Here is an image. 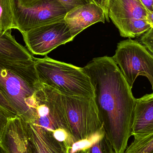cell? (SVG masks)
I'll list each match as a JSON object with an SVG mask.
<instances>
[{"instance_id":"5","label":"cell","mask_w":153,"mask_h":153,"mask_svg":"<svg viewBox=\"0 0 153 153\" xmlns=\"http://www.w3.org/2000/svg\"><path fill=\"white\" fill-rule=\"evenodd\" d=\"M11 5L17 30L22 34L63 19L68 13L57 0H11Z\"/></svg>"},{"instance_id":"20","label":"cell","mask_w":153,"mask_h":153,"mask_svg":"<svg viewBox=\"0 0 153 153\" xmlns=\"http://www.w3.org/2000/svg\"><path fill=\"white\" fill-rule=\"evenodd\" d=\"M94 3L103 9L106 14V20L109 22V18L108 14V4L109 0H92Z\"/></svg>"},{"instance_id":"14","label":"cell","mask_w":153,"mask_h":153,"mask_svg":"<svg viewBox=\"0 0 153 153\" xmlns=\"http://www.w3.org/2000/svg\"><path fill=\"white\" fill-rule=\"evenodd\" d=\"M17 29L12 8L11 0H0V32H8Z\"/></svg>"},{"instance_id":"16","label":"cell","mask_w":153,"mask_h":153,"mask_svg":"<svg viewBox=\"0 0 153 153\" xmlns=\"http://www.w3.org/2000/svg\"><path fill=\"white\" fill-rule=\"evenodd\" d=\"M86 149L88 153H117L105 133Z\"/></svg>"},{"instance_id":"21","label":"cell","mask_w":153,"mask_h":153,"mask_svg":"<svg viewBox=\"0 0 153 153\" xmlns=\"http://www.w3.org/2000/svg\"><path fill=\"white\" fill-rule=\"evenodd\" d=\"M0 105L9 111L16 114L7 99L4 97L2 93L1 92V90H0Z\"/></svg>"},{"instance_id":"3","label":"cell","mask_w":153,"mask_h":153,"mask_svg":"<svg viewBox=\"0 0 153 153\" xmlns=\"http://www.w3.org/2000/svg\"><path fill=\"white\" fill-rule=\"evenodd\" d=\"M35 68L40 82L62 95L94 98L93 86L83 68L47 56L35 58Z\"/></svg>"},{"instance_id":"10","label":"cell","mask_w":153,"mask_h":153,"mask_svg":"<svg viewBox=\"0 0 153 153\" xmlns=\"http://www.w3.org/2000/svg\"><path fill=\"white\" fill-rule=\"evenodd\" d=\"M26 124L31 153H67L68 147L56 140L53 132L33 123Z\"/></svg>"},{"instance_id":"15","label":"cell","mask_w":153,"mask_h":153,"mask_svg":"<svg viewBox=\"0 0 153 153\" xmlns=\"http://www.w3.org/2000/svg\"><path fill=\"white\" fill-rule=\"evenodd\" d=\"M123 153H153V132L134 138Z\"/></svg>"},{"instance_id":"22","label":"cell","mask_w":153,"mask_h":153,"mask_svg":"<svg viewBox=\"0 0 153 153\" xmlns=\"http://www.w3.org/2000/svg\"><path fill=\"white\" fill-rule=\"evenodd\" d=\"M142 4L144 5L147 11H153V0H140Z\"/></svg>"},{"instance_id":"12","label":"cell","mask_w":153,"mask_h":153,"mask_svg":"<svg viewBox=\"0 0 153 153\" xmlns=\"http://www.w3.org/2000/svg\"><path fill=\"white\" fill-rule=\"evenodd\" d=\"M153 132V93L136 99L132 136L141 137Z\"/></svg>"},{"instance_id":"8","label":"cell","mask_w":153,"mask_h":153,"mask_svg":"<svg viewBox=\"0 0 153 153\" xmlns=\"http://www.w3.org/2000/svg\"><path fill=\"white\" fill-rule=\"evenodd\" d=\"M108 14L123 37L134 38L138 19H146L147 10L140 0H109Z\"/></svg>"},{"instance_id":"2","label":"cell","mask_w":153,"mask_h":153,"mask_svg":"<svg viewBox=\"0 0 153 153\" xmlns=\"http://www.w3.org/2000/svg\"><path fill=\"white\" fill-rule=\"evenodd\" d=\"M34 60L0 58V90L15 113L26 122L35 114L36 93L42 87Z\"/></svg>"},{"instance_id":"24","label":"cell","mask_w":153,"mask_h":153,"mask_svg":"<svg viewBox=\"0 0 153 153\" xmlns=\"http://www.w3.org/2000/svg\"><path fill=\"white\" fill-rule=\"evenodd\" d=\"M0 153H7L4 147L3 146L1 141H0Z\"/></svg>"},{"instance_id":"18","label":"cell","mask_w":153,"mask_h":153,"mask_svg":"<svg viewBox=\"0 0 153 153\" xmlns=\"http://www.w3.org/2000/svg\"><path fill=\"white\" fill-rule=\"evenodd\" d=\"M140 41L153 55V27L142 35Z\"/></svg>"},{"instance_id":"4","label":"cell","mask_w":153,"mask_h":153,"mask_svg":"<svg viewBox=\"0 0 153 153\" xmlns=\"http://www.w3.org/2000/svg\"><path fill=\"white\" fill-rule=\"evenodd\" d=\"M67 130L74 143L103 130L94 98L62 95Z\"/></svg>"},{"instance_id":"19","label":"cell","mask_w":153,"mask_h":153,"mask_svg":"<svg viewBox=\"0 0 153 153\" xmlns=\"http://www.w3.org/2000/svg\"><path fill=\"white\" fill-rule=\"evenodd\" d=\"M67 9L68 12L73 9L90 3H94L92 0H57Z\"/></svg>"},{"instance_id":"25","label":"cell","mask_w":153,"mask_h":153,"mask_svg":"<svg viewBox=\"0 0 153 153\" xmlns=\"http://www.w3.org/2000/svg\"><path fill=\"white\" fill-rule=\"evenodd\" d=\"M67 153H71L69 150V147L67 148ZM74 153H88V151L87 149L85 150H82V151H79V152H77Z\"/></svg>"},{"instance_id":"23","label":"cell","mask_w":153,"mask_h":153,"mask_svg":"<svg viewBox=\"0 0 153 153\" xmlns=\"http://www.w3.org/2000/svg\"><path fill=\"white\" fill-rule=\"evenodd\" d=\"M146 20L151 27H153V11L152 12L147 11L146 17Z\"/></svg>"},{"instance_id":"1","label":"cell","mask_w":153,"mask_h":153,"mask_svg":"<svg viewBox=\"0 0 153 153\" xmlns=\"http://www.w3.org/2000/svg\"><path fill=\"white\" fill-rule=\"evenodd\" d=\"M84 71L94 89V102L108 139L117 153H123L132 136L136 99L112 57L94 58Z\"/></svg>"},{"instance_id":"17","label":"cell","mask_w":153,"mask_h":153,"mask_svg":"<svg viewBox=\"0 0 153 153\" xmlns=\"http://www.w3.org/2000/svg\"><path fill=\"white\" fill-rule=\"evenodd\" d=\"M16 115L0 105V141L1 140L2 136L8 124L9 118Z\"/></svg>"},{"instance_id":"11","label":"cell","mask_w":153,"mask_h":153,"mask_svg":"<svg viewBox=\"0 0 153 153\" xmlns=\"http://www.w3.org/2000/svg\"><path fill=\"white\" fill-rule=\"evenodd\" d=\"M1 143L7 153H31L26 122L18 115L10 118Z\"/></svg>"},{"instance_id":"13","label":"cell","mask_w":153,"mask_h":153,"mask_svg":"<svg viewBox=\"0 0 153 153\" xmlns=\"http://www.w3.org/2000/svg\"><path fill=\"white\" fill-rule=\"evenodd\" d=\"M35 58L27 49L17 42L11 31L0 32V58L28 61Z\"/></svg>"},{"instance_id":"7","label":"cell","mask_w":153,"mask_h":153,"mask_svg":"<svg viewBox=\"0 0 153 153\" xmlns=\"http://www.w3.org/2000/svg\"><path fill=\"white\" fill-rule=\"evenodd\" d=\"M22 35L29 51L41 56L47 55L75 37L64 19L32 29Z\"/></svg>"},{"instance_id":"6","label":"cell","mask_w":153,"mask_h":153,"mask_svg":"<svg viewBox=\"0 0 153 153\" xmlns=\"http://www.w3.org/2000/svg\"><path fill=\"white\" fill-rule=\"evenodd\" d=\"M112 57L131 88L137 76H143L153 91V55L143 45L131 39L120 41Z\"/></svg>"},{"instance_id":"9","label":"cell","mask_w":153,"mask_h":153,"mask_svg":"<svg viewBox=\"0 0 153 153\" xmlns=\"http://www.w3.org/2000/svg\"><path fill=\"white\" fill-rule=\"evenodd\" d=\"M64 19L74 37L90 26L106 21L104 10L94 3L73 9L67 13Z\"/></svg>"}]
</instances>
